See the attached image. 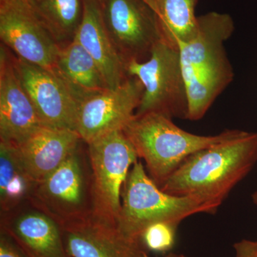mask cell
<instances>
[{"instance_id": "obj_12", "label": "cell", "mask_w": 257, "mask_h": 257, "mask_svg": "<svg viewBox=\"0 0 257 257\" xmlns=\"http://www.w3.org/2000/svg\"><path fill=\"white\" fill-rule=\"evenodd\" d=\"M44 126L15 70L13 54L0 47V142L18 145Z\"/></svg>"}, {"instance_id": "obj_21", "label": "cell", "mask_w": 257, "mask_h": 257, "mask_svg": "<svg viewBox=\"0 0 257 257\" xmlns=\"http://www.w3.org/2000/svg\"><path fill=\"white\" fill-rule=\"evenodd\" d=\"M175 228L166 223L150 225L142 235V243L145 247L155 252L169 251L175 243Z\"/></svg>"}, {"instance_id": "obj_17", "label": "cell", "mask_w": 257, "mask_h": 257, "mask_svg": "<svg viewBox=\"0 0 257 257\" xmlns=\"http://www.w3.org/2000/svg\"><path fill=\"white\" fill-rule=\"evenodd\" d=\"M55 73L78 104L109 89L95 61L75 39L61 47Z\"/></svg>"}, {"instance_id": "obj_6", "label": "cell", "mask_w": 257, "mask_h": 257, "mask_svg": "<svg viewBox=\"0 0 257 257\" xmlns=\"http://www.w3.org/2000/svg\"><path fill=\"white\" fill-rule=\"evenodd\" d=\"M128 77L140 79L144 93L135 114L155 112L187 119L188 95L182 73L179 46L161 40L145 62L126 64Z\"/></svg>"}, {"instance_id": "obj_24", "label": "cell", "mask_w": 257, "mask_h": 257, "mask_svg": "<svg viewBox=\"0 0 257 257\" xmlns=\"http://www.w3.org/2000/svg\"><path fill=\"white\" fill-rule=\"evenodd\" d=\"M8 1L19 2V3H25V4L32 5H32H35V3H37L40 0H8Z\"/></svg>"}, {"instance_id": "obj_23", "label": "cell", "mask_w": 257, "mask_h": 257, "mask_svg": "<svg viewBox=\"0 0 257 257\" xmlns=\"http://www.w3.org/2000/svg\"><path fill=\"white\" fill-rule=\"evenodd\" d=\"M236 257H257V241L242 240L234 245Z\"/></svg>"}, {"instance_id": "obj_1", "label": "cell", "mask_w": 257, "mask_h": 257, "mask_svg": "<svg viewBox=\"0 0 257 257\" xmlns=\"http://www.w3.org/2000/svg\"><path fill=\"white\" fill-rule=\"evenodd\" d=\"M234 31L229 15L211 12L198 17L195 36L178 43L187 95V120L202 119L234 79V69L224 43Z\"/></svg>"}, {"instance_id": "obj_20", "label": "cell", "mask_w": 257, "mask_h": 257, "mask_svg": "<svg viewBox=\"0 0 257 257\" xmlns=\"http://www.w3.org/2000/svg\"><path fill=\"white\" fill-rule=\"evenodd\" d=\"M32 7L61 47L74 40L82 20L84 0H40Z\"/></svg>"}, {"instance_id": "obj_16", "label": "cell", "mask_w": 257, "mask_h": 257, "mask_svg": "<svg viewBox=\"0 0 257 257\" xmlns=\"http://www.w3.org/2000/svg\"><path fill=\"white\" fill-rule=\"evenodd\" d=\"M95 61L109 89L128 78L126 65L106 31L99 0H84V13L74 38Z\"/></svg>"}, {"instance_id": "obj_8", "label": "cell", "mask_w": 257, "mask_h": 257, "mask_svg": "<svg viewBox=\"0 0 257 257\" xmlns=\"http://www.w3.org/2000/svg\"><path fill=\"white\" fill-rule=\"evenodd\" d=\"M108 34L125 65L145 62L164 38L158 18L145 0H100Z\"/></svg>"}, {"instance_id": "obj_11", "label": "cell", "mask_w": 257, "mask_h": 257, "mask_svg": "<svg viewBox=\"0 0 257 257\" xmlns=\"http://www.w3.org/2000/svg\"><path fill=\"white\" fill-rule=\"evenodd\" d=\"M15 70L42 124L76 131L79 104L62 81L51 71L13 55Z\"/></svg>"}, {"instance_id": "obj_14", "label": "cell", "mask_w": 257, "mask_h": 257, "mask_svg": "<svg viewBox=\"0 0 257 257\" xmlns=\"http://www.w3.org/2000/svg\"><path fill=\"white\" fill-rule=\"evenodd\" d=\"M0 230L9 234L28 257H69L60 225L29 204L1 216Z\"/></svg>"}, {"instance_id": "obj_10", "label": "cell", "mask_w": 257, "mask_h": 257, "mask_svg": "<svg viewBox=\"0 0 257 257\" xmlns=\"http://www.w3.org/2000/svg\"><path fill=\"white\" fill-rule=\"evenodd\" d=\"M140 79L128 77L119 87L107 89L79 104L76 132L90 143L106 134L124 130L135 116L144 93Z\"/></svg>"}, {"instance_id": "obj_13", "label": "cell", "mask_w": 257, "mask_h": 257, "mask_svg": "<svg viewBox=\"0 0 257 257\" xmlns=\"http://www.w3.org/2000/svg\"><path fill=\"white\" fill-rule=\"evenodd\" d=\"M61 229L69 257H149L141 241L128 239L116 225L92 215Z\"/></svg>"}, {"instance_id": "obj_5", "label": "cell", "mask_w": 257, "mask_h": 257, "mask_svg": "<svg viewBox=\"0 0 257 257\" xmlns=\"http://www.w3.org/2000/svg\"><path fill=\"white\" fill-rule=\"evenodd\" d=\"M28 204L60 227L92 215V172L87 144L81 142L57 170L35 185Z\"/></svg>"}, {"instance_id": "obj_2", "label": "cell", "mask_w": 257, "mask_h": 257, "mask_svg": "<svg viewBox=\"0 0 257 257\" xmlns=\"http://www.w3.org/2000/svg\"><path fill=\"white\" fill-rule=\"evenodd\" d=\"M256 162L257 132L241 131L187 157L160 189L172 195L221 204Z\"/></svg>"}, {"instance_id": "obj_15", "label": "cell", "mask_w": 257, "mask_h": 257, "mask_svg": "<svg viewBox=\"0 0 257 257\" xmlns=\"http://www.w3.org/2000/svg\"><path fill=\"white\" fill-rule=\"evenodd\" d=\"M82 141L74 130L42 126L16 147L24 168L37 184L57 170Z\"/></svg>"}, {"instance_id": "obj_9", "label": "cell", "mask_w": 257, "mask_h": 257, "mask_svg": "<svg viewBox=\"0 0 257 257\" xmlns=\"http://www.w3.org/2000/svg\"><path fill=\"white\" fill-rule=\"evenodd\" d=\"M0 39L18 58L55 70L61 46L31 5L0 0Z\"/></svg>"}, {"instance_id": "obj_3", "label": "cell", "mask_w": 257, "mask_h": 257, "mask_svg": "<svg viewBox=\"0 0 257 257\" xmlns=\"http://www.w3.org/2000/svg\"><path fill=\"white\" fill-rule=\"evenodd\" d=\"M123 132L139 158L145 160L150 178L160 188L187 157L234 138L241 130H226L215 136H201L178 127L165 115L150 112L135 114Z\"/></svg>"}, {"instance_id": "obj_27", "label": "cell", "mask_w": 257, "mask_h": 257, "mask_svg": "<svg viewBox=\"0 0 257 257\" xmlns=\"http://www.w3.org/2000/svg\"><path fill=\"white\" fill-rule=\"evenodd\" d=\"M99 1H100V0H99Z\"/></svg>"}, {"instance_id": "obj_22", "label": "cell", "mask_w": 257, "mask_h": 257, "mask_svg": "<svg viewBox=\"0 0 257 257\" xmlns=\"http://www.w3.org/2000/svg\"><path fill=\"white\" fill-rule=\"evenodd\" d=\"M0 257H28L9 234L0 230Z\"/></svg>"}, {"instance_id": "obj_4", "label": "cell", "mask_w": 257, "mask_h": 257, "mask_svg": "<svg viewBox=\"0 0 257 257\" xmlns=\"http://www.w3.org/2000/svg\"><path fill=\"white\" fill-rule=\"evenodd\" d=\"M121 211L116 226L128 239L141 241L150 225L166 223L177 227L186 218L214 214L221 204L197 197H179L162 190L138 161L130 171L121 192Z\"/></svg>"}, {"instance_id": "obj_18", "label": "cell", "mask_w": 257, "mask_h": 257, "mask_svg": "<svg viewBox=\"0 0 257 257\" xmlns=\"http://www.w3.org/2000/svg\"><path fill=\"white\" fill-rule=\"evenodd\" d=\"M36 183L24 168L16 145L0 142V214L28 204Z\"/></svg>"}, {"instance_id": "obj_25", "label": "cell", "mask_w": 257, "mask_h": 257, "mask_svg": "<svg viewBox=\"0 0 257 257\" xmlns=\"http://www.w3.org/2000/svg\"><path fill=\"white\" fill-rule=\"evenodd\" d=\"M164 257H185L182 254H177V253H170L169 254L166 255Z\"/></svg>"}, {"instance_id": "obj_19", "label": "cell", "mask_w": 257, "mask_h": 257, "mask_svg": "<svg viewBox=\"0 0 257 257\" xmlns=\"http://www.w3.org/2000/svg\"><path fill=\"white\" fill-rule=\"evenodd\" d=\"M199 0H145L156 14L164 38L178 45L195 36Z\"/></svg>"}, {"instance_id": "obj_26", "label": "cell", "mask_w": 257, "mask_h": 257, "mask_svg": "<svg viewBox=\"0 0 257 257\" xmlns=\"http://www.w3.org/2000/svg\"><path fill=\"white\" fill-rule=\"evenodd\" d=\"M252 200L253 203L257 206V191L256 192L253 193L252 195Z\"/></svg>"}, {"instance_id": "obj_7", "label": "cell", "mask_w": 257, "mask_h": 257, "mask_svg": "<svg viewBox=\"0 0 257 257\" xmlns=\"http://www.w3.org/2000/svg\"><path fill=\"white\" fill-rule=\"evenodd\" d=\"M87 146L92 172V216L116 226L121 189L130 167L138 162V153L123 130L103 135Z\"/></svg>"}]
</instances>
